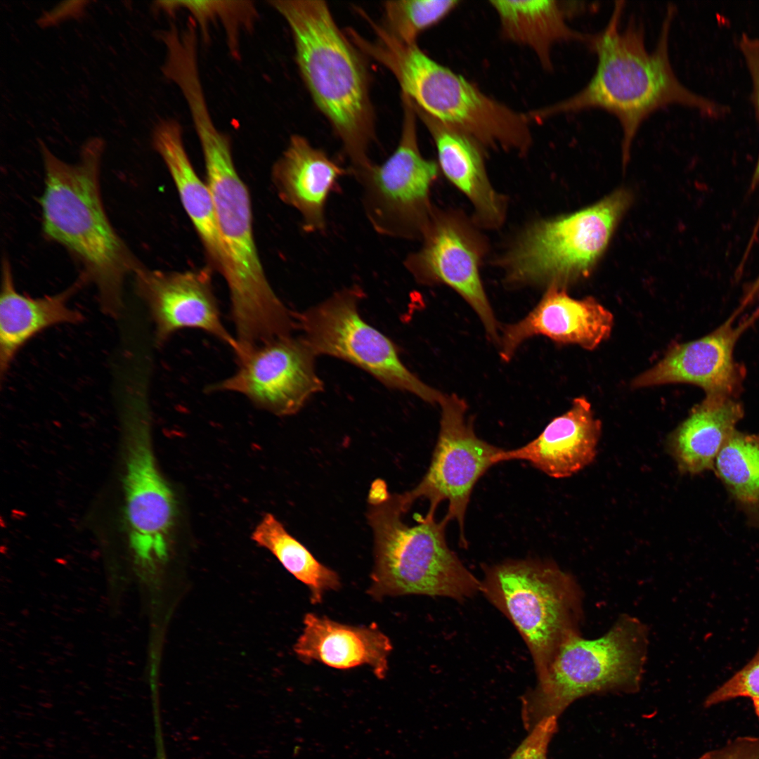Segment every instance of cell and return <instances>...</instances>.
I'll use <instances>...</instances> for the list:
<instances>
[{"mask_svg":"<svg viewBox=\"0 0 759 759\" xmlns=\"http://www.w3.org/2000/svg\"><path fill=\"white\" fill-rule=\"evenodd\" d=\"M623 1H616L606 27L591 34L588 46L597 65L586 85L573 96L527 113L531 120L587 110L600 109L617 119L622 129L623 164L642 124L656 111L680 105L703 117L720 119L729 114L726 105L687 88L677 77L669 56V37L675 9L672 5L662 22L655 48L645 45L644 29L635 20L621 27Z\"/></svg>","mask_w":759,"mask_h":759,"instance_id":"1","label":"cell"},{"mask_svg":"<svg viewBox=\"0 0 759 759\" xmlns=\"http://www.w3.org/2000/svg\"><path fill=\"white\" fill-rule=\"evenodd\" d=\"M39 146L44 170L43 232L77 261L79 278L96 286L101 309L118 317L124 307V282L144 265L115 230L104 207V141L98 137L86 141L73 164L57 157L41 141Z\"/></svg>","mask_w":759,"mask_h":759,"instance_id":"2","label":"cell"},{"mask_svg":"<svg viewBox=\"0 0 759 759\" xmlns=\"http://www.w3.org/2000/svg\"><path fill=\"white\" fill-rule=\"evenodd\" d=\"M291 30L295 58L313 101L340 139L351 174L372 162L373 110L360 51L320 0H270Z\"/></svg>","mask_w":759,"mask_h":759,"instance_id":"3","label":"cell"},{"mask_svg":"<svg viewBox=\"0 0 759 759\" xmlns=\"http://www.w3.org/2000/svg\"><path fill=\"white\" fill-rule=\"evenodd\" d=\"M375 39L359 36L358 49L389 70L402 94L440 122L460 130L484 147L524 155L532 143L530 120L486 94L476 85L424 53L405 44L382 25H371Z\"/></svg>","mask_w":759,"mask_h":759,"instance_id":"4","label":"cell"},{"mask_svg":"<svg viewBox=\"0 0 759 759\" xmlns=\"http://www.w3.org/2000/svg\"><path fill=\"white\" fill-rule=\"evenodd\" d=\"M368 501L367 518L374 534L368 589L372 597L422 595L463 600L480 592V580L447 544L448 520L437 521L427 513L410 526L403 521L406 512L398 495Z\"/></svg>","mask_w":759,"mask_h":759,"instance_id":"5","label":"cell"},{"mask_svg":"<svg viewBox=\"0 0 759 759\" xmlns=\"http://www.w3.org/2000/svg\"><path fill=\"white\" fill-rule=\"evenodd\" d=\"M207 181L228 266V287L235 335L258 340L283 330L291 311L276 295L261 263L252 227L248 189L235 168L230 139L202 148Z\"/></svg>","mask_w":759,"mask_h":759,"instance_id":"6","label":"cell"},{"mask_svg":"<svg viewBox=\"0 0 759 759\" xmlns=\"http://www.w3.org/2000/svg\"><path fill=\"white\" fill-rule=\"evenodd\" d=\"M638 618L621 615L602 637L572 635L560 647L546 674L521 697L524 727L558 716L576 699L592 694L635 693L641 686L649 633Z\"/></svg>","mask_w":759,"mask_h":759,"instance_id":"7","label":"cell"},{"mask_svg":"<svg viewBox=\"0 0 759 759\" xmlns=\"http://www.w3.org/2000/svg\"><path fill=\"white\" fill-rule=\"evenodd\" d=\"M484 570L480 592L514 625L531 655L537 680L542 678L563 643L580 634V586L547 560L510 559Z\"/></svg>","mask_w":759,"mask_h":759,"instance_id":"8","label":"cell"},{"mask_svg":"<svg viewBox=\"0 0 759 759\" xmlns=\"http://www.w3.org/2000/svg\"><path fill=\"white\" fill-rule=\"evenodd\" d=\"M621 189L576 212L528 225L498 259L514 287H559L590 274L630 202Z\"/></svg>","mask_w":759,"mask_h":759,"instance_id":"9","label":"cell"},{"mask_svg":"<svg viewBox=\"0 0 759 759\" xmlns=\"http://www.w3.org/2000/svg\"><path fill=\"white\" fill-rule=\"evenodd\" d=\"M363 297L358 286L345 287L296 314L301 337L316 356L347 361L388 388L439 404L443 394L413 373L402 362L393 342L362 318L358 305Z\"/></svg>","mask_w":759,"mask_h":759,"instance_id":"10","label":"cell"},{"mask_svg":"<svg viewBox=\"0 0 759 759\" xmlns=\"http://www.w3.org/2000/svg\"><path fill=\"white\" fill-rule=\"evenodd\" d=\"M401 98L403 119L396 150L383 163H372L352 175L362 188L365 216L377 233L420 240L435 209L430 194L440 170L437 162L422 155L415 110L406 96Z\"/></svg>","mask_w":759,"mask_h":759,"instance_id":"11","label":"cell"},{"mask_svg":"<svg viewBox=\"0 0 759 759\" xmlns=\"http://www.w3.org/2000/svg\"><path fill=\"white\" fill-rule=\"evenodd\" d=\"M122 418L129 545L135 560L148 565L167 556L175 519V499L157 467L145 406L138 394H129Z\"/></svg>","mask_w":759,"mask_h":759,"instance_id":"12","label":"cell"},{"mask_svg":"<svg viewBox=\"0 0 759 759\" xmlns=\"http://www.w3.org/2000/svg\"><path fill=\"white\" fill-rule=\"evenodd\" d=\"M439 405L441 420L439 436L429 467L421 481L412 490L399 494L407 512L419 499L429 500V514L448 502L444 518L455 520L460 541L466 543L465 517L473 488L503 450L479 438L467 417L465 401L455 394H444Z\"/></svg>","mask_w":759,"mask_h":759,"instance_id":"13","label":"cell"},{"mask_svg":"<svg viewBox=\"0 0 759 759\" xmlns=\"http://www.w3.org/2000/svg\"><path fill=\"white\" fill-rule=\"evenodd\" d=\"M478 227L460 212L435 208L421 247L403 264L417 283L445 285L457 292L478 316L489 339L498 344V321L480 274L488 243Z\"/></svg>","mask_w":759,"mask_h":759,"instance_id":"14","label":"cell"},{"mask_svg":"<svg viewBox=\"0 0 759 759\" xmlns=\"http://www.w3.org/2000/svg\"><path fill=\"white\" fill-rule=\"evenodd\" d=\"M235 356V372L209 386V391L240 394L260 409L287 416L323 389L317 356L301 336L279 338Z\"/></svg>","mask_w":759,"mask_h":759,"instance_id":"15","label":"cell"},{"mask_svg":"<svg viewBox=\"0 0 759 759\" xmlns=\"http://www.w3.org/2000/svg\"><path fill=\"white\" fill-rule=\"evenodd\" d=\"M207 266L200 270L164 271L143 266L134 275L136 291L146 304L155 325L156 343L162 344L185 328L202 330L238 349L235 336L224 326Z\"/></svg>","mask_w":759,"mask_h":759,"instance_id":"16","label":"cell"},{"mask_svg":"<svg viewBox=\"0 0 759 759\" xmlns=\"http://www.w3.org/2000/svg\"><path fill=\"white\" fill-rule=\"evenodd\" d=\"M735 316L701 338L674 346L655 365L636 377L632 387L685 383L701 388L706 396L737 398L746 370L735 360L734 348L754 318L737 324Z\"/></svg>","mask_w":759,"mask_h":759,"instance_id":"17","label":"cell"},{"mask_svg":"<svg viewBox=\"0 0 759 759\" xmlns=\"http://www.w3.org/2000/svg\"><path fill=\"white\" fill-rule=\"evenodd\" d=\"M613 325V314L593 297L576 299L564 288L550 287L526 316L503 330L500 355L510 361L523 342L538 335L592 350L609 337Z\"/></svg>","mask_w":759,"mask_h":759,"instance_id":"18","label":"cell"},{"mask_svg":"<svg viewBox=\"0 0 759 759\" xmlns=\"http://www.w3.org/2000/svg\"><path fill=\"white\" fill-rule=\"evenodd\" d=\"M601 434L602 422L590 403L578 397L536 439L520 448L502 450L497 462L524 460L551 477H569L594 460Z\"/></svg>","mask_w":759,"mask_h":759,"instance_id":"19","label":"cell"},{"mask_svg":"<svg viewBox=\"0 0 759 759\" xmlns=\"http://www.w3.org/2000/svg\"><path fill=\"white\" fill-rule=\"evenodd\" d=\"M346 170L304 136L292 135L271 171L280 199L301 215L304 231L325 227V207Z\"/></svg>","mask_w":759,"mask_h":759,"instance_id":"20","label":"cell"},{"mask_svg":"<svg viewBox=\"0 0 759 759\" xmlns=\"http://www.w3.org/2000/svg\"><path fill=\"white\" fill-rule=\"evenodd\" d=\"M413 106L432 137L440 171L471 202L474 222L484 228H499L506 216V199L495 190L488 178L484 146L469 135Z\"/></svg>","mask_w":759,"mask_h":759,"instance_id":"21","label":"cell"},{"mask_svg":"<svg viewBox=\"0 0 759 759\" xmlns=\"http://www.w3.org/2000/svg\"><path fill=\"white\" fill-rule=\"evenodd\" d=\"M303 624L294 645L303 662L318 661L342 670L365 665L377 678L386 677L393 647L377 625H346L313 613L304 616Z\"/></svg>","mask_w":759,"mask_h":759,"instance_id":"22","label":"cell"},{"mask_svg":"<svg viewBox=\"0 0 759 759\" xmlns=\"http://www.w3.org/2000/svg\"><path fill=\"white\" fill-rule=\"evenodd\" d=\"M152 143L166 165L181 202L202 244L208 267L223 277L228 261L218 228L212 196L190 160L183 141L182 128L174 119L155 127Z\"/></svg>","mask_w":759,"mask_h":759,"instance_id":"23","label":"cell"},{"mask_svg":"<svg viewBox=\"0 0 759 759\" xmlns=\"http://www.w3.org/2000/svg\"><path fill=\"white\" fill-rule=\"evenodd\" d=\"M84 285L78 280L61 292L32 297L20 293L15 286L11 262L1 261L0 296V371L7 372L25 344L44 330L60 324H77L82 314L69 306L72 296Z\"/></svg>","mask_w":759,"mask_h":759,"instance_id":"24","label":"cell"},{"mask_svg":"<svg viewBox=\"0 0 759 759\" xmlns=\"http://www.w3.org/2000/svg\"><path fill=\"white\" fill-rule=\"evenodd\" d=\"M502 37L528 48L547 71L552 69V51L559 43L579 41L588 45L591 34L569 26L568 20L585 11L578 1L553 0H492Z\"/></svg>","mask_w":759,"mask_h":759,"instance_id":"25","label":"cell"},{"mask_svg":"<svg viewBox=\"0 0 759 759\" xmlns=\"http://www.w3.org/2000/svg\"><path fill=\"white\" fill-rule=\"evenodd\" d=\"M744 415L737 398L705 396L668 439L667 448L680 472L714 471L718 453Z\"/></svg>","mask_w":759,"mask_h":759,"instance_id":"26","label":"cell"},{"mask_svg":"<svg viewBox=\"0 0 759 759\" xmlns=\"http://www.w3.org/2000/svg\"><path fill=\"white\" fill-rule=\"evenodd\" d=\"M252 538L273 553L291 574L308 587L311 603H320L327 592L340 588L337 573L317 560L273 514L264 516Z\"/></svg>","mask_w":759,"mask_h":759,"instance_id":"27","label":"cell"},{"mask_svg":"<svg viewBox=\"0 0 759 759\" xmlns=\"http://www.w3.org/2000/svg\"><path fill=\"white\" fill-rule=\"evenodd\" d=\"M714 471L748 520L759 526V434L737 429L718 453Z\"/></svg>","mask_w":759,"mask_h":759,"instance_id":"28","label":"cell"},{"mask_svg":"<svg viewBox=\"0 0 759 759\" xmlns=\"http://www.w3.org/2000/svg\"><path fill=\"white\" fill-rule=\"evenodd\" d=\"M153 7L169 15L180 10L187 11L205 42L209 41L210 22L220 20L229 51L236 60L240 58V32L252 31L259 18L251 1H157L153 3Z\"/></svg>","mask_w":759,"mask_h":759,"instance_id":"29","label":"cell"},{"mask_svg":"<svg viewBox=\"0 0 759 759\" xmlns=\"http://www.w3.org/2000/svg\"><path fill=\"white\" fill-rule=\"evenodd\" d=\"M460 3L458 0H399L384 4L382 26L394 37L417 44V37L442 21Z\"/></svg>","mask_w":759,"mask_h":759,"instance_id":"30","label":"cell"},{"mask_svg":"<svg viewBox=\"0 0 759 759\" xmlns=\"http://www.w3.org/2000/svg\"><path fill=\"white\" fill-rule=\"evenodd\" d=\"M738 697L751 699L759 720V649L742 669L706 698L704 706L711 707Z\"/></svg>","mask_w":759,"mask_h":759,"instance_id":"31","label":"cell"},{"mask_svg":"<svg viewBox=\"0 0 759 759\" xmlns=\"http://www.w3.org/2000/svg\"><path fill=\"white\" fill-rule=\"evenodd\" d=\"M737 46L748 74L751 101L759 130V37L742 33L737 39ZM753 182L759 187V150Z\"/></svg>","mask_w":759,"mask_h":759,"instance_id":"32","label":"cell"},{"mask_svg":"<svg viewBox=\"0 0 759 759\" xmlns=\"http://www.w3.org/2000/svg\"><path fill=\"white\" fill-rule=\"evenodd\" d=\"M557 727V717L543 719L528 732L508 759H547L548 746Z\"/></svg>","mask_w":759,"mask_h":759,"instance_id":"33","label":"cell"},{"mask_svg":"<svg viewBox=\"0 0 759 759\" xmlns=\"http://www.w3.org/2000/svg\"><path fill=\"white\" fill-rule=\"evenodd\" d=\"M696 759H759V737H739Z\"/></svg>","mask_w":759,"mask_h":759,"instance_id":"34","label":"cell"},{"mask_svg":"<svg viewBox=\"0 0 759 759\" xmlns=\"http://www.w3.org/2000/svg\"><path fill=\"white\" fill-rule=\"evenodd\" d=\"M88 1H66L61 2L53 9L46 11L37 22L41 27L56 25L69 18H78L84 13Z\"/></svg>","mask_w":759,"mask_h":759,"instance_id":"35","label":"cell"},{"mask_svg":"<svg viewBox=\"0 0 759 759\" xmlns=\"http://www.w3.org/2000/svg\"><path fill=\"white\" fill-rule=\"evenodd\" d=\"M758 290H759V275L755 280L754 284L751 287L750 294H753L754 293L757 292Z\"/></svg>","mask_w":759,"mask_h":759,"instance_id":"36","label":"cell"}]
</instances>
